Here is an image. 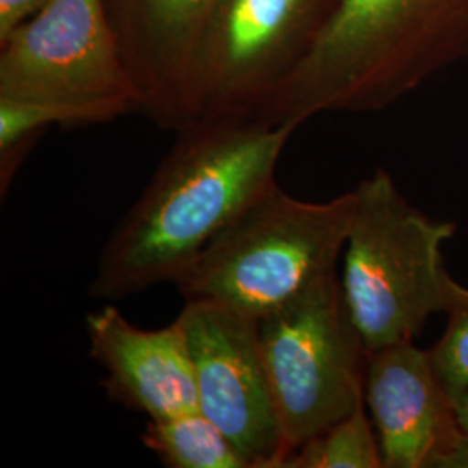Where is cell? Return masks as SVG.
<instances>
[{"instance_id":"cell-1","label":"cell","mask_w":468,"mask_h":468,"mask_svg":"<svg viewBox=\"0 0 468 468\" xmlns=\"http://www.w3.org/2000/svg\"><path fill=\"white\" fill-rule=\"evenodd\" d=\"M297 129L210 117L177 131L148 186L108 236L89 297L118 302L174 283L216 234L276 183Z\"/></svg>"},{"instance_id":"cell-2","label":"cell","mask_w":468,"mask_h":468,"mask_svg":"<svg viewBox=\"0 0 468 468\" xmlns=\"http://www.w3.org/2000/svg\"><path fill=\"white\" fill-rule=\"evenodd\" d=\"M468 59V0H332L299 67L251 118L299 129L319 113L380 112Z\"/></svg>"},{"instance_id":"cell-3","label":"cell","mask_w":468,"mask_h":468,"mask_svg":"<svg viewBox=\"0 0 468 468\" xmlns=\"http://www.w3.org/2000/svg\"><path fill=\"white\" fill-rule=\"evenodd\" d=\"M356 208L354 191L305 201L269 186L179 274L185 301L218 302L261 319L336 271Z\"/></svg>"},{"instance_id":"cell-4","label":"cell","mask_w":468,"mask_h":468,"mask_svg":"<svg viewBox=\"0 0 468 468\" xmlns=\"http://www.w3.org/2000/svg\"><path fill=\"white\" fill-rule=\"evenodd\" d=\"M352 191L340 276L352 319L369 351L415 340L431 316L446 314L462 286L442 257L456 224L411 205L384 168Z\"/></svg>"},{"instance_id":"cell-5","label":"cell","mask_w":468,"mask_h":468,"mask_svg":"<svg viewBox=\"0 0 468 468\" xmlns=\"http://www.w3.org/2000/svg\"><path fill=\"white\" fill-rule=\"evenodd\" d=\"M259 338L288 454L365 402L371 351L336 271L259 319Z\"/></svg>"},{"instance_id":"cell-6","label":"cell","mask_w":468,"mask_h":468,"mask_svg":"<svg viewBox=\"0 0 468 468\" xmlns=\"http://www.w3.org/2000/svg\"><path fill=\"white\" fill-rule=\"evenodd\" d=\"M0 49V98L139 112L108 0H50Z\"/></svg>"},{"instance_id":"cell-7","label":"cell","mask_w":468,"mask_h":468,"mask_svg":"<svg viewBox=\"0 0 468 468\" xmlns=\"http://www.w3.org/2000/svg\"><path fill=\"white\" fill-rule=\"evenodd\" d=\"M332 0H218L193 68L198 120L251 118L299 67Z\"/></svg>"},{"instance_id":"cell-8","label":"cell","mask_w":468,"mask_h":468,"mask_svg":"<svg viewBox=\"0 0 468 468\" xmlns=\"http://www.w3.org/2000/svg\"><path fill=\"white\" fill-rule=\"evenodd\" d=\"M177 318L193 357L198 410L250 468H283L288 450L261 351L259 319L210 301H186Z\"/></svg>"},{"instance_id":"cell-9","label":"cell","mask_w":468,"mask_h":468,"mask_svg":"<svg viewBox=\"0 0 468 468\" xmlns=\"http://www.w3.org/2000/svg\"><path fill=\"white\" fill-rule=\"evenodd\" d=\"M218 0H108L139 94V113L164 131L198 122L193 68Z\"/></svg>"},{"instance_id":"cell-10","label":"cell","mask_w":468,"mask_h":468,"mask_svg":"<svg viewBox=\"0 0 468 468\" xmlns=\"http://www.w3.org/2000/svg\"><path fill=\"white\" fill-rule=\"evenodd\" d=\"M85 332L89 354L104 371L101 385L112 401L148 420L198 410L193 357L179 318L144 330L108 303L87 314Z\"/></svg>"},{"instance_id":"cell-11","label":"cell","mask_w":468,"mask_h":468,"mask_svg":"<svg viewBox=\"0 0 468 468\" xmlns=\"http://www.w3.org/2000/svg\"><path fill=\"white\" fill-rule=\"evenodd\" d=\"M365 404L384 468H431L463 431L429 352L413 340L369 352Z\"/></svg>"},{"instance_id":"cell-12","label":"cell","mask_w":468,"mask_h":468,"mask_svg":"<svg viewBox=\"0 0 468 468\" xmlns=\"http://www.w3.org/2000/svg\"><path fill=\"white\" fill-rule=\"evenodd\" d=\"M122 117L113 108L56 101L0 98V189L2 197L15 179L23 156L50 125H92Z\"/></svg>"},{"instance_id":"cell-13","label":"cell","mask_w":468,"mask_h":468,"mask_svg":"<svg viewBox=\"0 0 468 468\" xmlns=\"http://www.w3.org/2000/svg\"><path fill=\"white\" fill-rule=\"evenodd\" d=\"M141 441L168 468H250L229 437L200 410L148 420Z\"/></svg>"},{"instance_id":"cell-14","label":"cell","mask_w":468,"mask_h":468,"mask_svg":"<svg viewBox=\"0 0 468 468\" xmlns=\"http://www.w3.org/2000/svg\"><path fill=\"white\" fill-rule=\"evenodd\" d=\"M283 468H384V458L367 404L307 439L288 454Z\"/></svg>"},{"instance_id":"cell-15","label":"cell","mask_w":468,"mask_h":468,"mask_svg":"<svg viewBox=\"0 0 468 468\" xmlns=\"http://www.w3.org/2000/svg\"><path fill=\"white\" fill-rule=\"evenodd\" d=\"M446 316L444 334L427 352L437 378L454 404L468 392V288L463 284Z\"/></svg>"},{"instance_id":"cell-16","label":"cell","mask_w":468,"mask_h":468,"mask_svg":"<svg viewBox=\"0 0 468 468\" xmlns=\"http://www.w3.org/2000/svg\"><path fill=\"white\" fill-rule=\"evenodd\" d=\"M50 0H0V40L35 16Z\"/></svg>"},{"instance_id":"cell-17","label":"cell","mask_w":468,"mask_h":468,"mask_svg":"<svg viewBox=\"0 0 468 468\" xmlns=\"http://www.w3.org/2000/svg\"><path fill=\"white\" fill-rule=\"evenodd\" d=\"M431 468H468V432L462 431L441 452Z\"/></svg>"},{"instance_id":"cell-18","label":"cell","mask_w":468,"mask_h":468,"mask_svg":"<svg viewBox=\"0 0 468 468\" xmlns=\"http://www.w3.org/2000/svg\"><path fill=\"white\" fill-rule=\"evenodd\" d=\"M454 411H456L458 423L462 425L463 431L468 432V392L454 401Z\"/></svg>"}]
</instances>
